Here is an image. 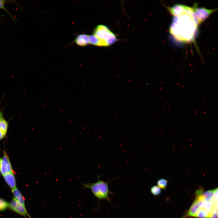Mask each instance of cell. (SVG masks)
<instances>
[{
	"instance_id": "cell-1",
	"label": "cell",
	"mask_w": 218,
	"mask_h": 218,
	"mask_svg": "<svg viewBox=\"0 0 218 218\" xmlns=\"http://www.w3.org/2000/svg\"><path fill=\"white\" fill-rule=\"evenodd\" d=\"M97 177V181L82 184V187L85 189H90L98 201L106 200L112 203L109 195L111 194L114 195V194L109 189L108 184L111 181H104L101 180V177L98 175Z\"/></svg>"
},
{
	"instance_id": "cell-2",
	"label": "cell",
	"mask_w": 218,
	"mask_h": 218,
	"mask_svg": "<svg viewBox=\"0 0 218 218\" xmlns=\"http://www.w3.org/2000/svg\"><path fill=\"white\" fill-rule=\"evenodd\" d=\"M94 35L99 39L100 46H110L118 40L116 35L107 27L102 25H99L95 28Z\"/></svg>"
},
{
	"instance_id": "cell-3",
	"label": "cell",
	"mask_w": 218,
	"mask_h": 218,
	"mask_svg": "<svg viewBox=\"0 0 218 218\" xmlns=\"http://www.w3.org/2000/svg\"><path fill=\"white\" fill-rule=\"evenodd\" d=\"M192 8L194 17L198 25L203 22L217 10L216 8L209 9L204 7H198L197 3L194 4Z\"/></svg>"
},
{
	"instance_id": "cell-4",
	"label": "cell",
	"mask_w": 218,
	"mask_h": 218,
	"mask_svg": "<svg viewBox=\"0 0 218 218\" xmlns=\"http://www.w3.org/2000/svg\"><path fill=\"white\" fill-rule=\"evenodd\" d=\"M170 13L174 17H177L183 15L192 9V7L180 4H175L171 7H167Z\"/></svg>"
},
{
	"instance_id": "cell-5",
	"label": "cell",
	"mask_w": 218,
	"mask_h": 218,
	"mask_svg": "<svg viewBox=\"0 0 218 218\" xmlns=\"http://www.w3.org/2000/svg\"><path fill=\"white\" fill-rule=\"evenodd\" d=\"M9 207L12 210L25 217L27 216L31 218L25 206L13 198L9 203Z\"/></svg>"
},
{
	"instance_id": "cell-6",
	"label": "cell",
	"mask_w": 218,
	"mask_h": 218,
	"mask_svg": "<svg viewBox=\"0 0 218 218\" xmlns=\"http://www.w3.org/2000/svg\"><path fill=\"white\" fill-rule=\"evenodd\" d=\"M8 185L12 189L16 187V182L14 174L13 172L8 173L3 176Z\"/></svg>"
},
{
	"instance_id": "cell-7",
	"label": "cell",
	"mask_w": 218,
	"mask_h": 218,
	"mask_svg": "<svg viewBox=\"0 0 218 218\" xmlns=\"http://www.w3.org/2000/svg\"><path fill=\"white\" fill-rule=\"evenodd\" d=\"M88 36L85 34L79 35L75 38L74 41L78 46L82 47L86 46L90 44Z\"/></svg>"
},
{
	"instance_id": "cell-8",
	"label": "cell",
	"mask_w": 218,
	"mask_h": 218,
	"mask_svg": "<svg viewBox=\"0 0 218 218\" xmlns=\"http://www.w3.org/2000/svg\"><path fill=\"white\" fill-rule=\"evenodd\" d=\"M200 207L197 199H195L188 211L187 216L195 217L200 209Z\"/></svg>"
},
{
	"instance_id": "cell-9",
	"label": "cell",
	"mask_w": 218,
	"mask_h": 218,
	"mask_svg": "<svg viewBox=\"0 0 218 218\" xmlns=\"http://www.w3.org/2000/svg\"><path fill=\"white\" fill-rule=\"evenodd\" d=\"M12 193L14 198L19 202L25 206L24 198L19 190L16 187L12 189Z\"/></svg>"
},
{
	"instance_id": "cell-10",
	"label": "cell",
	"mask_w": 218,
	"mask_h": 218,
	"mask_svg": "<svg viewBox=\"0 0 218 218\" xmlns=\"http://www.w3.org/2000/svg\"><path fill=\"white\" fill-rule=\"evenodd\" d=\"M212 213L208 210L200 208L195 217L199 218H210Z\"/></svg>"
},
{
	"instance_id": "cell-11",
	"label": "cell",
	"mask_w": 218,
	"mask_h": 218,
	"mask_svg": "<svg viewBox=\"0 0 218 218\" xmlns=\"http://www.w3.org/2000/svg\"><path fill=\"white\" fill-rule=\"evenodd\" d=\"M2 159L6 165L8 173L13 172L11 164L10 162L9 158L5 152H4V153Z\"/></svg>"
},
{
	"instance_id": "cell-12",
	"label": "cell",
	"mask_w": 218,
	"mask_h": 218,
	"mask_svg": "<svg viewBox=\"0 0 218 218\" xmlns=\"http://www.w3.org/2000/svg\"><path fill=\"white\" fill-rule=\"evenodd\" d=\"M0 173L3 176L8 173L7 167L2 158L0 157Z\"/></svg>"
},
{
	"instance_id": "cell-13",
	"label": "cell",
	"mask_w": 218,
	"mask_h": 218,
	"mask_svg": "<svg viewBox=\"0 0 218 218\" xmlns=\"http://www.w3.org/2000/svg\"><path fill=\"white\" fill-rule=\"evenodd\" d=\"M167 181L165 179L161 178L159 179L157 182V186L160 188L165 189L167 185Z\"/></svg>"
},
{
	"instance_id": "cell-14",
	"label": "cell",
	"mask_w": 218,
	"mask_h": 218,
	"mask_svg": "<svg viewBox=\"0 0 218 218\" xmlns=\"http://www.w3.org/2000/svg\"><path fill=\"white\" fill-rule=\"evenodd\" d=\"M151 193L154 195L157 196L161 193V189L157 186L154 185L150 188Z\"/></svg>"
},
{
	"instance_id": "cell-15",
	"label": "cell",
	"mask_w": 218,
	"mask_h": 218,
	"mask_svg": "<svg viewBox=\"0 0 218 218\" xmlns=\"http://www.w3.org/2000/svg\"><path fill=\"white\" fill-rule=\"evenodd\" d=\"M8 206V203L5 200L0 198V211L4 210Z\"/></svg>"
},
{
	"instance_id": "cell-16",
	"label": "cell",
	"mask_w": 218,
	"mask_h": 218,
	"mask_svg": "<svg viewBox=\"0 0 218 218\" xmlns=\"http://www.w3.org/2000/svg\"><path fill=\"white\" fill-rule=\"evenodd\" d=\"M217 217L218 211H216L213 213L210 216V218H217Z\"/></svg>"
},
{
	"instance_id": "cell-17",
	"label": "cell",
	"mask_w": 218,
	"mask_h": 218,
	"mask_svg": "<svg viewBox=\"0 0 218 218\" xmlns=\"http://www.w3.org/2000/svg\"><path fill=\"white\" fill-rule=\"evenodd\" d=\"M4 1L0 0V8L4 9V10H5L6 11H7L4 6Z\"/></svg>"
},
{
	"instance_id": "cell-18",
	"label": "cell",
	"mask_w": 218,
	"mask_h": 218,
	"mask_svg": "<svg viewBox=\"0 0 218 218\" xmlns=\"http://www.w3.org/2000/svg\"><path fill=\"white\" fill-rule=\"evenodd\" d=\"M5 135V134L0 130V140L2 139L4 137Z\"/></svg>"
}]
</instances>
